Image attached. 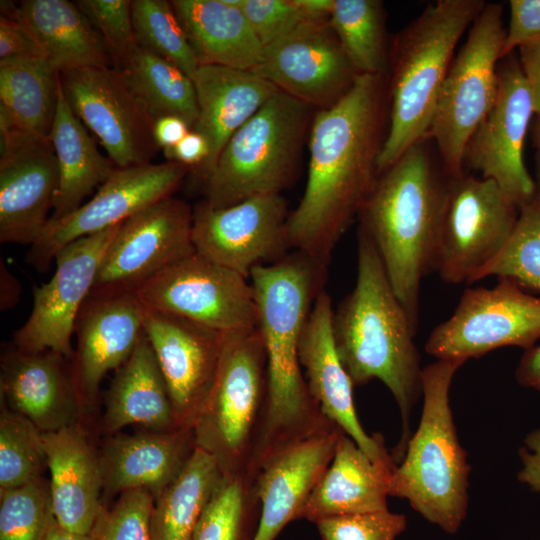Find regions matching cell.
Masks as SVG:
<instances>
[{
	"label": "cell",
	"instance_id": "obj_1",
	"mask_svg": "<svg viewBox=\"0 0 540 540\" xmlns=\"http://www.w3.org/2000/svg\"><path fill=\"white\" fill-rule=\"evenodd\" d=\"M388 108L387 76L361 74L313 117L306 186L287 223L295 251L328 264L378 177Z\"/></svg>",
	"mask_w": 540,
	"mask_h": 540
},
{
	"label": "cell",
	"instance_id": "obj_2",
	"mask_svg": "<svg viewBox=\"0 0 540 540\" xmlns=\"http://www.w3.org/2000/svg\"><path fill=\"white\" fill-rule=\"evenodd\" d=\"M326 270V263L294 251L250 273L267 367L266 415L256 470L280 449L337 427L312 398L299 358L302 329L324 289Z\"/></svg>",
	"mask_w": 540,
	"mask_h": 540
},
{
	"label": "cell",
	"instance_id": "obj_3",
	"mask_svg": "<svg viewBox=\"0 0 540 540\" xmlns=\"http://www.w3.org/2000/svg\"><path fill=\"white\" fill-rule=\"evenodd\" d=\"M429 138L381 172L358 218L415 330L422 279L435 270L449 177Z\"/></svg>",
	"mask_w": 540,
	"mask_h": 540
},
{
	"label": "cell",
	"instance_id": "obj_4",
	"mask_svg": "<svg viewBox=\"0 0 540 540\" xmlns=\"http://www.w3.org/2000/svg\"><path fill=\"white\" fill-rule=\"evenodd\" d=\"M335 346L354 386L381 381L393 395L402 435L392 455L401 461L411 437V411L421 397L416 330L389 281L377 249L359 228L357 275L352 291L332 317Z\"/></svg>",
	"mask_w": 540,
	"mask_h": 540
},
{
	"label": "cell",
	"instance_id": "obj_5",
	"mask_svg": "<svg viewBox=\"0 0 540 540\" xmlns=\"http://www.w3.org/2000/svg\"><path fill=\"white\" fill-rule=\"evenodd\" d=\"M485 4L483 0H438L395 37L387 81L388 128L378 157V175L427 138L455 47Z\"/></svg>",
	"mask_w": 540,
	"mask_h": 540
},
{
	"label": "cell",
	"instance_id": "obj_6",
	"mask_svg": "<svg viewBox=\"0 0 540 540\" xmlns=\"http://www.w3.org/2000/svg\"><path fill=\"white\" fill-rule=\"evenodd\" d=\"M461 361L436 360L422 369L423 408L415 433L391 478L390 496L445 533L456 534L468 509L470 465L450 406V387Z\"/></svg>",
	"mask_w": 540,
	"mask_h": 540
},
{
	"label": "cell",
	"instance_id": "obj_7",
	"mask_svg": "<svg viewBox=\"0 0 540 540\" xmlns=\"http://www.w3.org/2000/svg\"><path fill=\"white\" fill-rule=\"evenodd\" d=\"M266 402V352L259 329L224 334L213 386L193 426L195 446L215 458L222 475L256 474Z\"/></svg>",
	"mask_w": 540,
	"mask_h": 540
},
{
	"label": "cell",
	"instance_id": "obj_8",
	"mask_svg": "<svg viewBox=\"0 0 540 540\" xmlns=\"http://www.w3.org/2000/svg\"><path fill=\"white\" fill-rule=\"evenodd\" d=\"M312 107L277 91L226 143L204 185V201L224 208L281 194L292 181Z\"/></svg>",
	"mask_w": 540,
	"mask_h": 540
},
{
	"label": "cell",
	"instance_id": "obj_9",
	"mask_svg": "<svg viewBox=\"0 0 540 540\" xmlns=\"http://www.w3.org/2000/svg\"><path fill=\"white\" fill-rule=\"evenodd\" d=\"M502 13L501 4H485L453 58L439 92L427 138L451 178L465 173L467 144L495 101L498 61L506 36Z\"/></svg>",
	"mask_w": 540,
	"mask_h": 540
},
{
	"label": "cell",
	"instance_id": "obj_10",
	"mask_svg": "<svg viewBox=\"0 0 540 540\" xmlns=\"http://www.w3.org/2000/svg\"><path fill=\"white\" fill-rule=\"evenodd\" d=\"M540 340V297L498 278L491 288H467L452 315L429 334L425 350L437 360L466 362L493 350L525 351Z\"/></svg>",
	"mask_w": 540,
	"mask_h": 540
},
{
	"label": "cell",
	"instance_id": "obj_11",
	"mask_svg": "<svg viewBox=\"0 0 540 540\" xmlns=\"http://www.w3.org/2000/svg\"><path fill=\"white\" fill-rule=\"evenodd\" d=\"M133 292L147 308L220 333L258 328V307L248 278L196 251L148 278Z\"/></svg>",
	"mask_w": 540,
	"mask_h": 540
},
{
	"label": "cell",
	"instance_id": "obj_12",
	"mask_svg": "<svg viewBox=\"0 0 540 540\" xmlns=\"http://www.w3.org/2000/svg\"><path fill=\"white\" fill-rule=\"evenodd\" d=\"M519 207L493 180L451 178L435 270L449 284H471L507 243Z\"/></svg>",
	"mask_w": 540,
	"mask_h": 540
},
{
	"label": "cell",
	"instance_id": "obj_13",
	"mask_svg": "<svg viewBox=\"0 0 540 540\" xmlns=\"http://www.w3.org/2000/svg\"><path fill=\"white\" fill-rule=\"evenodd\" d=\"M66 100L116 167L151 163L159 149L154 120L116 67H89L59 73Z\"/></svg>",
	"mask_w": 540,
	"mask_h": 540
},
{
	"label": "cell",
	"instance_id": "obj_14",
	"mask_svg": "<svg viewBox=\"0 0 540 540\" xmlns=\"http://www.w3.org/2000/svg\"><path fill=\"white\" fill-rule=\"evenodd\" d=\"M0 242L31 246L51 217L58 190L49 137L19 128L0 105Z\"/></svg>",
	"mask_w": 540,
	"mask_h": 540
},
{
	"label": "cell",
	"instance_id": "obj_15",
	"mask_svg": "<svg viewBox=\"0 0 540 540\" xmlns=\"http://www.w3.org/2000/svg\"><path fill=\"white\" fill-rule=\"evenodd\" d=\"M189 172L188 166L174 161L117 167L89 201L69 216L48 222L30 246L27 263L39 272L48 271L64 246L118 225L151 204L172 196Z\"/></svg>",
	"mask_w": 540,
	"mask_h": 540
},
{
	"label": "cell",
	"instance_id": "obj_16",
	"mask_svg": "<svg viewBox=\"0 0 540 540\" xmlns=\"http://www.w3.org/2000/svg\"><path fill=\"white\" fill-rule=\"evenodd\" d=\"M122 223L79 238L60 249L52 278L33 288V307L12 345L27 352L52 350L72 360L78 313L91 293L103 258Z\"/></svg>",
	"mask_w": 540,
	"mask_h": 540
},
{
	"label": "cell",
	"instance_id": "obj_17",
	"mask_svg": "<svg viewBox=\"0 0 540 540\" xmlns=\"http://www.w3.org/2000/svg\"><path fill=\"white\" fill-rule=\"evenodd\" d=\"M289 214L281 194L260 195L224 208H212L202 200L193 208L195 251L249 279L254 267L287 255Z\"/></svg>",
	"mask_w": 540,
	"mask_h": 540
},
{
	"label": "cell",
	"instance_id": "obj_18",
	"mask_svg": "<svg viewBox=\"0 0 540 540\" xmlns=\"http://www.w3.org/2000/svg\"><path fill=\"white\" fill-rule=\"evenodd\" d=\"M500 61L495 101L467 144L464 168L493 180L519 207L536 189L523 160L524 141L535 112L519 60L511 53Z\"/></svg>",
	"mask_w": 540,
	"mask_h": 540
},
{
	"label": "cell",
	"instance_id": "obj_19",
	"mask_svg": "<svg viewBox=\"0 0 540 540\" xmlns=\"http://www.w3.org/2000/svg\"><path fill=\"white\" fill-rule=\"evenodd\" d=\"M193 209L173 196L122 222L91 292L134 291L162 269L195 252Z\"/></svg>",
	"mask_w": 540,
	"mask_h": 540
},
{
	"label": "cell",
	"instance_id": "obj_20",
	"mask_svg": "<svg viewBox=\"0 0 540 540\" xmlns=\"http://www.w3.org/2000/svg\"><path fill=\"white\" fill-rule=\"evenodd\" d=\"M252 72L318 110L337 103L360 75L329 20L306 22L264 47Z\"/></svg>",
	"mask_w": 540,
	"mask_h": 540
},
{
	"label": "cell",
	"instance_id": "obj_21",
	"mask_svg": "<svg viewBox=\"0 0 540 540\" xmlns=\"http://www.w3.org/2000/svg\"><path fill=\"white\" fill-rule=\"evenodd\" d=\"M143 330L165 379L177 426L193 428L217 374L224 333L144 305Z\"/></svg>",
	"mask_w": 540,
	"mask_h": 540
},
{
	"label": "cell",
	"instance_id": "obj_22",
	"mask_svg": "<svg viewBox=\"0 0 540 540\" xmlns=\"http://www.w3.org/2000/svg\"><path fill=\"white\" fill-rule=\"evenodd\" d=\"M143 333V305L133 291L91 292L74 325L72 375L83 416L93 413L105 375L119 369Z\"/></svg>",
	"mask_w": 540,
	"mask_h": 540
},
{
	"label": "cell",
	"instance_id": "obj_23",
	"mask_svg": "<svg viewBox=\"0 0 540 540\" xmlns=\"http://www.w3.org/2000/svg\"><path fill=\"white\" fill-rule=\"evenodd\" d=\"M331 297L323 289L302 329L299 358L308 390L322 414L343 430L374 461L397 465L382 435L363 429L353 401V383L336 350Z\"/></svg>",
	"mask_w": 540,
	"mask_h": 540
},
{
	"label": "cell",
	"instance_id": "obj_24",
	"mask_svg": "<svg viewBox=\"0 0 540 540\" xmlns=\"http://www.w3.org/2000/svg\"><path fill=\"white\" fill-rule=\"evenodd\" d=\"M1 402L42 433L81 423L83 417L71 360L45 350L27 352L14 345L1 355Z\"/></svg>",
	"mask_w": 540,
	"mask_h": 540
},
{
	"label": "cell",
	"instance_id": "obj_25",
	"mask_svg": "<svg viewBox=\"0 0 540 540\" xmlns=\"http://www.w3.org/2000/svg\"><path fill=\"white\" fill-rule=\"evenodd\" d=\"M338 426L280 449L265 459L255 478L261 514L254 540H275L306 502L329 466Z\"/></svg>",
	"mask_w": 540,
	"mask_h": 540
},
{
	"label": "cell",
	"instance_id": "obj_26",
	"mask_svg": "<svg viewBox=\"0 0 540 540\" xmlns=\"http://www.w3.org/2000/svg\"><path fill=\"white\" fill-rule=\"evenodd\" d=\"M193 428L106 436L99 454L103 497L145 489L154 499L174 480L195 449Z\"/></svg>",
	"mask_w": 540,
	"mask_h": 540
},
{
	"label": "cell",
	"instance_id": "obj_27",
	"mask_svg": "<svg viewBox=\"0 0 540 540\" xmlns=\"http://www.w3.org/2000/svg\"><path fill=\"white\" fill-rule=\"evenodd\" d=\"M53 514L60 527L89 535L102 509L99 454L81 423L42 433Z\"/></svg>",
	"mask_w": 540,
	"mask_h": 540
},
{
	"label": "cell",
	"instance_id": "obj_28",
	"mask_svg": "<svg viewBox=\"0 0 540 540\" xmlns=\"http://www.w3.org/2000/svg\"><path fill=\"white\" fill-rule=\"evenodd\" d=\"M198 116L191 130L207 141L209 155L194 176L205 185L226 143L278 91L252 71L199 65L192 77Z\"/></svg>",
	"mask_w": 540,
	"mask_h": 540
},
{
	"label": "cell",
	"instance_id": "obj_29",
	"mask_svg": "<svg viewBox=\"0 0 540 540\" xmlns=\"http://www.w3.org/2000/svg\"><path fill=\"white\" fill-rule=\"evenodd\" d=\"M397 465L371 459L345 432L333 458L295 520H319L388 509L392 474Z\"/></svg>",
	"mask_w": 540,
	"mask_h": 540
},
{
	"label": "cell",
	"instance_id": "obj_30",
	"mask_svg": "<svg viewBox=\"0 0 540 540\" xmlns=\"http://www.w3.org/2000/svg\"><path fill=\"white\" fill-rule=\"evenodd\" d=\"M1 15L17 19L33 36L43 56L58 72L111 67V56L98 32L74 2L1 1Z\"/></svg>",
	"mask_w": 540,
	"mask_h": 540
},
{
	"label": "cell",
	"instance_id": "obj_31",
	"mask_svg": "<svg viewBox=\"0 0 540 540\" xmlns=\"http://www.w3.org/2000/svg\"><path fill=\"white\" fill-rule=\"evenodd\" d=\"M127 426L151 431L179 428L165 379L144 330L131 356L116 370L104 399L101 431L108 436Z\"/></svg>",
	"mask_w": 540,
	"mask_h": 540
},
{
	"label": "cell",
	"instance_id": "obj_32",
	"mask_svg": "<svg viewBox=\"0 0 540 540\" xmlns=\"http://www.w3.org/2000/svg\"><path fill=\"white\" fill-rule=\"evenodd\" d=\"M242 0H173V10L200 65L253 71L264 46L240 5Z\"/></svg>",
	"mask_w": 540,
	"mask_h": 540
},
{
	"label": "cell",
	"instance_id": "obj_33",
	"mask_svg": "<svg viewBox=\"0 0 540 540\" xmlns=\"http://www.w3.org/2000/svg\"><path fill=\"white\" fill-rule=\"evenodd\" d=\"M57 164L59 183L49 221L61 220L76 211L95 188L117 168L97 148L87 128L74 114L64 95L61 81L58 102L49 135Z\"/></svg>",
	"mask_w": 540,
	"mask_h": 540
},
{
	"label": "cell",
	"instance_id": "obj_34",
	"mask_svg": "<svg viewBox=\"0 0 540 540\" xmlns=\"http://www.w3.org/2000/svg\"><path fill=\"white\" fill-rule=\"evenodd\" d=\"M221 477L215 458L195 447L179 474L154 500V540H191Z\"/></svg>",
	"mask_w": 540,
	"mask_h": 540
},
{
	"label": "cell",
	"instance_id": "obj_35",
	"mask_svg": "<svg viewBox=\"0 0 540 540\" xmlns=\"http://www.w3.org/2000/svg\"><path fill=\"white\" fill-rule=\"evenodd\" d=\"M60 75L43 57L0 63V105L21 129L49 137Z\"/></svg>",
	"mask_w": 540,
	"mask_h": 540
},
{
	"label": "cell",
	"instance_id": "obj_36",
	"mask_svg": "<svg viewBox=\"0 0 540 540\" xmlns=\"http://www.w3.org/2000/svg\"><path fill=\"white\" fill-rule=\"evenodd\" d=\"M119 69L154 121L174 116L192 129L198 105L194 83L188 75L141 47Z\"/></svg>",
	"mask_w": 540,
	"mask_h": 540
},
{
	"label": "cell",
	"instance_id": "obj_37",
	"mask_svg": "<svg viewBox=\"0 0 540 540\" xmlns=\"http://www.w3.org/2000/svg\"><path fill=\"white\" fill-rule=\"evenodd\" d=\"M329 21L360 75L387 76L390 51L381 1L334 0Z\"/></svg>",
	"mask_w": 540,
	"mask_h": 540
},
{
	"label": "cell",
	"instance_id": "obj_38",
	"mask_svg": "<svg viewBox=\"0 0 540 540\" xmlns=\"http://www.w3.org/2000/svg\"><path fill=\"white\" fill-rule=\"evenodd\" d=\"M256 474L222 475L191 540H254L261 514Z\"/></svg>",
	"mask_w": 540,
	"mask_h": 540
},
{
	"label": "cell",
	"instance_id": "obj_39",
	"mask_svg": "<svg viewBox=\"0 0 540 540\" xmlns=\"http://www.w3.org/2000/svg\"><path fill=\"white\" fill-rule=\"evenodd\" d=\"M537 164L535 192L519 206L511 236L499 254L474 276L471 283L496 276L512 279L523 288L540 292V158Z\"/></svg>",
	"mask_w": 540,
	"mask_h": 540
},
{
	"label": "cell",
	"instance_id": "obj_40",
	"mask_svg": "<svg viewBox=\"0 0 540 540\" xmlns=\"http://www.w3.org/2000/svg\"><path fill=\"white\" fill-rule=\"evenodd\" d=\"M132 23L139 47L178 67L191 79L199 62L166 0H132Z\"/></svg>",
	"mask_w": 540,
	"mask_h": 540
},
{
	"label": "cell",
	"instance_id": "obj_41",
	"mask_svg": "<svg viewBox=\"0 0 540 540\" xmlns=\"http://www.w3.org/2000/svg\"><path fill=\"white\" fill-rule=\"evenodd\" d=\"M47 469L42 432L27 418L1 402L0 490L43 477Z\"/></svg>",
	"mask_w": 540,
	"mask_h": 540
},
{
	"label": "cell",
	"instance_id": "obj_42",
	"mask_svg": "<svg viewBox=\"0 0 540 540\" xmlns=\"http://www.w3.org/2000/svg\"><path fill=\"white\" fill-rule=\"evenodd\" d=\"M54 519L49 480L0 490V540H45Z\"/></svg>",
	"mask_w": 540,
	"mask_h": 540
},
{
	"label": "cell",
	"instance_id": "obj_43",
	"mask_svg": "<svg viewBox=\"0 0 540 540\" xmlns=\"http://www.w3.org/2000/svg\"><path fill=\"white\" fill-rule=\"evenodd\" d=\"M153 495L145 489L121 493L115 503L102 509L89 534L91 540H154Z\"/></svg>",
	"mask_w": 540,
	"mask_h": 540
},
{
	"label": "cell",
	"instance_id": "obj_44",
	"mask_svg": "<svg viewBox=\"0 0 540 540\" xmlns=\"http://www.w3.org/2000/svg\"><path fill=\"white\" fill-rule=\"evenodd\" d=\"M83 14L102 38L119 68L139 47L136 41L130 0H78Z\"/></svg>",
	"mask_w": 540,
	"mask_h": 540
},
{
	"label": "cell",
	"instance_id": "obj_45",
	"mask_svg": "<svg viewBox=\"0 0 540 540\" xmlns=\"http://www.w3.org/2000/svg\"><path fill=\"white\" fill-rule=\"evenodd\" d=\"M322 540H396L407 527L405 515L389 509L342 515L315 523Z\"/></svg>",
	"mask_w": 540,
	"mask_h": 540
},
{
	"label": "cell",
	"instance_id": "obj_46",
	"mask_svg": "<svg viewBox=\"0 0 540 540\" xmlns=\"http://www.w3.org/2000/svg\"><path fill=\"white\" fill-rule=\"evenodd\" d=\"M240 7L264 47L306 22L329 20L312 14L301 0H242Z\"/></svg>",
	"mask_w": 540,
	"mask_h": 540
},
{
	"label": "cell",
	"instance_id": "obj_47",
	"mask_svg": "<svg viewBox=\"0 0 540 540\" xmlns=\"http://www.w3.org/2000/svg\"><path fill=\"white\" fill-rule=\"evenodd\" d=\"M510 19L501 57L540 41V0H511Z\"/></svg>",
	"mask_w": 540,
	"mask_h": 540
},
{
	"label": "cell",
	"instance_id": "obj_48",
	"mask_svg": "<svg viewBox=\"0 0 540 540\" xmlns=\"http://www.w3.org/2000/svg\"><path fill=\"white\" fill-rule=\"evenodd\" d=\"M45 58L30 32L14 17L0 16V63Z\"/></svg>",
	"mask_w": 540,
	"mask_h": 540
},
{
	"label": "cell",
	"instance_id": "obj_49",
	"mask_svg": "<svg viewBox=\"0 0 540 540\" xmlns=\"http://www.w3.org/2000/svg\"><path fill=\"white\" fill-rule=\"evenodd\" d=\"M167 161L184 164L195 176L209 155L206 139L196 131L190 130L176 145L163 150Z\"/></svg>",
	"mask_w": 540,
	"mask_h": 540
},
{
	"label": "cell",
	"instance_id": "obj_50",
	"mask_svg": "<svg viewBox=\"0 0 540 540\" xmlns=\"http://www.w3.org/2000/svg\"><path fill=\"white\" fill-rule=\"evenodd\" d=\"M518 455L521 461L518 481L531 491L540 493V427L526 435Z\"/></svg>",
	"mask_w": 540,
	"mask_h": 540
},
{
	"label": "cell",
	"instance_id": "obj_51",
	"mask_svg": "<svg viewBox=\"0 0 540 540\" xmlns=\"http://www.w3.org/2000/svg\"><path fill=\"white\" fill-rule=\"evenodd\" d=\"M518 49L519 64L530 90L534 112L540 119V41Z\"/></svg>",
	"mask_w": 540,
	"mask_h": 540
},
{
	"label": "cell",
	"instance_id": "obj_52",
	"mask_svg": "<svg viewBox=\"0 0 540 540\" xmlns=\"http://www.w3.org/2000/svg\"><path fill=\"white\" fill-rule=\"evenodd\" d=\"M190 130L189 125L184 120L174 116H166L154 122L153 136L158 148L164 150L176 145Z\"/></svg>",
	"mask_w": 540,
	"mask_h": 540
},
{
	"label": "cell",
	"instance_id": "obj_53",
	"mask_svg": "<svg viewBox=\"0 0 540 540\" xmlns=\"http://www.w3.org/2000/svg\"><path fill=\"white\" fill-rule=\"evenodd\" d=\"M515 377L521 386L540 392V343L524 351Z\"/></svg>",
	"mask_w": 540,
	"mask_h": 540
},
{
	"label": "cell",
	"instance_id": "obj_54",
	"mask_svg": "<svg viewBox=\"0 0 540 540\" xmlns=\"http://www.w3.org/2000/svg\"><path fill=\"white\" fill-rule=\"evenodd\" d=\"M0 308L8 310L13 308L21 295V285L15 276L9 272L3 261L0 262Z\"/></svg>",
	"mask_w": 540,
	"mask_h": 540
},
{
	"label": "cell",
	"instance_id": "obj_55",
	"mask_svg": "<svg viewBox=\"0 0 540 540\" xmlns=\"http://www.w3.org/2000/svg\"><path fill=\"white\" fill-rule=\"evenodd\" d=\"M45 540H91V538L89 535H79L66 531L54 519Z\"/></svg>",
	"mask_w": 540,
	"mask_h": 540
},
{
	"label": "cell",
	"instance_id": "obj_56",
	"mask_svg": "<svg viewBox=\"0 0 540 540\" xmlns=\"http://www.w3.org/2000/svg\"><path fill=\"white\" fill-rule=\"evenodd\" d=\"M534 140L536 142V146L538 150L540 151V119L538 118L535 131H534Z\"/></svg>",
	"mask_w": 540,
	"mask_h": 540
}]
</instances>
